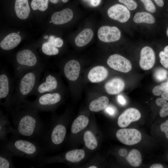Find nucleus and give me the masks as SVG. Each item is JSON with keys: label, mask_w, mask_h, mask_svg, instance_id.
Masks as SVG:
<instances>
[{"label": "nucleus", "mask_w": 168, "mask_h": 168, "mask_svg": "<svg viewBox=\"0 0 168 168\" xmlns=\"http://www.w3.org/2000/svg\"><path fill=\"white\" fill-rule=\"evenodd\" d=\"M38 112L35 110L12 108L10 113L14 126L13 136L36 141L43 138L46 130Z\"/></svg>", "instance_id": "nucleus-1"}, {"label": "nucleus", "mask_w": 168, "mask_h": 168, "mask_svg": "<svg viewBox=\"0 0 168 168\" xmlns=\"http://www.w3.org/2000/svg\"><path fill=\"white\" fill-rule=\"evenodd\" d=\"M46 67L44 64L29 69L18 77L12 99V108L19 109L22 104L27 100V97L32 95Z\"/></svg>", "instance_id": "nucleus-2"}, {"label": "nucleus", "mask_w": 168, "mask_h": 168, "mask_svg": "<svg viewBox=\"0 0 168 168\" xmlns=\"http://www.w3.org/2000/svg\"><path fill=\"white\" fill-rule=\"evenodd\" d=\"M1 145L14 156L35 159L45 154L44 148L40 146L37 141L13 136Z\"/></svg>", "instance_id": "nucleus-3"}, {"label": "nucleus", "mask_w": 168, "mask_h": 168, "mask_svg": "<svg viewBox=\"0 0 168 168\" xmlns=\"http://www.w3.org/2000/svg\"><path fill=\"white\" fill-rule=\"evenodd\" d=\"M62 99V94L59 92L45 93L36 97L33 101L27 100L20 109L35 110L38 112L52 111L61 101Z\"/></svg>", "instance_id": "nucleus-4"}, {"label": "nucleus", "mask_w": 168, "mask_h": 168, "mask_svg": "<svg viewBox=\"0 0 168 168\" xmlns=\"http://www.w3.org/2000/svg\"><path fill=\"white\" fill-rule=\"evenodd\" d=\"M44 64L31 50L26 49L19 51L13 63L15 77L17 79L25 72Z\"/></svg>", "instance_id": "nucleus-5"}, {"label": "nucleus", "mask_w": 168, "mask_h": 168, "mask_svg": "<svg viewBox=\"0 0 168 168\" xmlns=\"http://www.w3.org/2000/svg\"><path fill=\"white\" fill-rule=\"evenodd\" d=\"M14 88L13 79L5 68H2L0 72V103L9 113L12 108Z\"/></svg>", "instance_id": "nucleus-6"}, {"label": "nucleus", "mask_w": 168, "mask_h": 168, "mask_svg": "<svg viewBox=\"0 0 168 168\" xmlns=\"http://www.w3.org/2000/svg\"><path fill=\"white\" fill-rule=\"evenodd\" d=\"M59 82L54 73L45 71L41 81H40L32 95L36 97L45 93L56 91L59 88Z\"/></svg>", "instance_id": "nucleus-7"}, {"label": "nucleus", "mask_w": 168, "mask_h": 168, "mask_svg": "<svg viewBox=\"0 0 168 168\" xmlns=\"http://www.w3.org/2000/svg\"><path fill=\"white\" fill-rule=\"evenodd\" d=\"M116 136L121 142L128 145L138 143L141 141L142 138L140 132L133 128L120 129L117 132Z\"/></svg>", "instance_id": "nucleus-8"}, {"label": "nucleus", "mask_w": 168, "mask_h": 168, "mask_svg": "<svg viewBox=\"0 0 168 168\" xmlns=\"http://www.w3.org/2000/svg\"><path fill=\"white\" fill-rule=\"evenodd\" d=\"M107 63L111 68L121 72H128L132 68L130 61L119 54H114L110 56L107 60Z\"/></svg>", "instance_id": "nucleus-9"}, {"label": "nucleus", "mask_w": 168, "mask_h": 168, "mask_svg": "<svg viewBox=\"0 0 168 168\" xmlns=\"http://www.w3.org/2000/svg\"><path fill=\"white\" fill-rule=\"evenodd\" d=\"M97 35L98 39L102 42L109 43L119 40L121 33L119 28L116 26H105L99 28Z\"/></svg>", "instance_id": "nucleus-10"}, {"label": "nucleus", "mask_w": 168, "mask_h": 168, "mask_svg": "<svg viewBox=\"0 0 168 168\" xmlns=\"http://www.w3.org/2000/svg\"><path fill=\"white\" fill-rule=\"evenodd\" d=\"M107 14L110 18L121 23L126 22L130 16V12L127 7L120 4H116L110 7Z\"/></svg>", "instance_id": "nucleus-11"}, {"label": "nucleus", "mask_w": 168, "mask_h": 168, "mask_svg": "<svg viewBox=\"0 0 168 168\" xmlns=\"http://www.w3.org/2000/svg\"><path fill=\"white\" fill-rule=\"evenodd\" d=\"M155 57L152 49L149 46H145L141 50L139 65L144 70H148L153 67L154 65Z\"/></svg>", "instance_id": "nucleus-12"}, {"label": "nucleus", "mask_w": 168, "mask_h": 168, "mask_svg": "<svg viewBox=\"0 0 168 168\" xmlns=\"http://www.w3.org/2000/svg\"><path fill=\"white\" fill-rule=\"evenodd\" d=\"M141 117V113L137 109L132 108H128L119 117L118 125L121 128L126 127L131 122L139 120Z\"/></svg>", "instance_id": "nucleus-13"}, {"label": "nucleus", "mask_w": 168, "mask_h": 168, "mask_svg": "<svg viewBox=\"0 0 168 168\" xmlns=\"http://www.w3.org/2000/svg\"><path fill=\"white\" fill-rule=\"evenodd\" d=\"M81 66L77 61L72 59L67 62L63 67V72L66 78L69 81H75L78 78Z\"/></svg>", "instance_id": "nucleus-14"}, {"label": "nucleus", "mask_w": 168, "mask_h": 168, "mask_svg": "<svg viewBox=\"0 0 168 168\" xmlns=\"http://www.w3.org/2000/svg\"><path fill=\"white\" fill-rule=\"evenodd\" d=\"M108 72L104 66H97L91 69L89 72L87 77L92 83H98L104 80L107 77Z\"/></svg>", "instance_id": "nucleus-15"}, {"label": "nucleus", "mask_w": 168, "mask_h": 168, "mask_svg": "<svg viewBox=\"0 0 168 168\" xmlns=\"http://www.w3.org/2000/svg\"><path fill=\"white\" fill-rule=\"evenodd\" d=\"M14 128L13 127L8 119L7 116L5 115L1 110H0V139L3 142L8 139V134H13Z\"/></svg>", "instance_id": "nucleus-16"}, {"label": "nucleus", "mask_w": 168, "mask_h": 168, "mask_svg": "<svg viewBox=\"0 0 168 168\" xmlns=\"http://www.w3.org/2000/svg\"><path fill=\"white\" fill-rule=\"evenodd\" d=\"M125 87V83L122 79L116 77L108 81L105 85L106 92L111 95H116L121 92Z\"/></svg>", "instance_id": "nucleus-17"}, {"label": "nucleus", "mask_w": 168, "mask_h": 168, "mask_svg": "<svg viewBox=\"0 0 168 168\" xmlns=\"http://www.w3.org/2000/svg\"><path fill=\"white\" fill-rule=\"evenodd\" d=\"M21 41V36L17 33H12L6 36L1 42L0 47L5 51H9L16 47Z\"/></svg>", "instance_id": "nucleus-18"}, {"label": "nucleus", "mask_w": 168, "mask_h": 168, "mask_svg": "<svg viewBox=\"0 0 168 168\" xmlns=\"http://www.w3.org/2000/svg\"><path fill=\"white\" fill-rule=\"evenodd\" d=\"M72 11L69 8H65L54 13L51 17L52 22L55 25H61L71 21L73 17Z\"/></svg>", "instance_id": "nucleus-19"}, {"label": "nucleus", "mask_w": 168, "mask_h": 168, "mask_svg": "<svg viewBox=\"0 0 168 168\" xmlns=\"http://www.w3.org/2000/svg\"><path fill=\"white\" fill-rule=\"evenodd\" d=\"M15 10L17 17L21 19L28 17L30 8L28 0H16Z\"/></svg>", "instance_id": "nucleus-20"}, {"label": "nucleus", "mask_w": 168, "mask_h": 168, "mask_svg": "<svg viewBox=\"0 0 168 168\" xmlns=\"http://www.w3.org/2000/svg\"><path fill=\"white\" fill-rule=\"evenodd\" d=\"M93 36L94 33L91 29H85L76 37L75 40V44L79 47L84 46L91 41Z\"/></svg>", "instance_id": "nucleus-21"}, {"label": "nucleus", "mask_w": 168, "mask_h": 168, "mask_svg": "<svg viewBox=\"0 0 168 168\" xmlns=\"http://www.w3.org/2000/svg\"><path fill=\"white\" fill-rule=\"evenodd\" d=\"M14 156L9 152L0 147V168H15L12 161Z\"/></svg>", "instance_id": "nucleus-22"}, {"label": "nucleus", "mask_w": 168, "mask_h": 168, "mask_svg": "<svg viewBox=\"0 0 168 168\" xmlns=\"http://www.w3.org/2000/svg\"><path fill=\"white\" fill-rule=\"evenodd\" d=\"M85 152L81 149H75L67 152L63 158L66 161L71 163H76L81 161L85 157Z\"/></svg>", "instance_id": "nucleus-23"}, {"label": "nucleus", "mask_w": 168, "mask_h": 168, "mask_svg": "<svg viewBox=\"0 0 168 168\" xmlns=\"http://www.w3.org/2000/svg\"><path fill=\"white\" fill-rule=\"evenodd\" d=\"M89 122L88 118L84 115L78 116L73 121L71 127L72 133L76 134L84 129Z\"/></svg>", "instance_id": "nucleus-24"}, {"label": "nucleus", "mask_w": 168, "mask_h": 168, "mask_svg": "<svg viewBox=\"0 0 168 168\" xmlns=\"http://www.w3.org/2000/svg\"><path fill=\"white\" fill-rule=\"evenodd\" d=\"M109 102V99L106 96H100L91 102L89 105V109L93 112L100 111L107 107Z\"/></svg>", "instance_id": "nucleus-25"}, {"label": "nucleus", "mask_w": 168, "mask_h": 168, "mask_svg": "<svg viewBox=\"0 0 168 168\" xmlns=\"http://www.w3.org/2000/svg\"><path fill=\"white\" fill-rule=\"evenodd\" d=\"M133 20L136 23H145L153 24L155 22L154 17L150 13L146 12H138L134 16Z\"/></svg>", "instance_id": "nucleus-26"}, {"label": "nucleus", "mask_w": 168, "mask_h": 168, "mask_svg": "<svg viewBox=\"0 0 168 168\" xmlns=\"http://www.w3.org/2000/svg\"><path fill=\"white\" fill-rule=\"evenodd\" d=\"M126 159L132 166L138 167L142 162V158L140 152L137 150L133 149L129 152Z\"/></svg>", "instance_id": "nucleus-27"}, {"label": "nucleus", "mask_w": 168, "mask_h": 168, "mask_svg": "<svg viewBox=\"0 0 168 168\" xmlns=\"http://www.w3.org/2000/svg\"><path fill=\"white\" fill-rule=\"evenodd\" d=\"M83 139L86 147L88 149L92 150L96 148L98 145L97 141L91 131H87L84 133Z\"/></svg>", "instance_id": "nucleus-28"}, {"label": "nucleus", "mask_w": 168, "mask_h": 168, "mask_svg": "<svg viewBox=\"0 0 168 168\" xmlns=\"http://www.w3.org/2000/svg\"><path fill=\"white\" fill-rule=\"evenodd\" d=\"M41 50L44 54L48 56L56 55L59 52L58 48L51 45L48 41L43 44Z\"/></svg>", "instance_id": "nucleus-29"}, {"label": "nucleus", "mask_w": 168, "mask_h": 168, "mask_svg": "<svg viewBox=\"0 0 168 168\" xmlns=\"http://www.w3.org/2000/svg\"><path fill=\"white\" fill-rule=\"evenodd\" d=\"M48 2L49 0H32L31 6L34 10L44 11L48 7Z\"/></svg>", "instance_id": "nucleus-30"}, {"label": "nucleus", "mask_w": 168, "mask_h": 168, "mask_svg": "<svg viewBox=\"0 0 168 168\" xmlns=\"http://www.w3.org/2000/svg\"><path fill=\"white\" fill-rule=\"evenodd\" d=\"M160 62L166 68H168V45L164 48L163 51H161L159 54Z\"/></svg>", "instance_id": "nucleus-31"}, {"label": "nucleus", "mask_w": 168, "mask_h": 168, "mask_svg": "<svg viewBox=\"0 0 168 168\" xmlns=\"http://www.w3.org/2000/svg\"><path fill=\"white\" fill-rule=\"evenodd\" d=\"M167 71L162 68L156 69L154 73L155 78L158 81H161L165 80L167 77Z\"/></svg>", "instance_id": "nucleus-32"}, {"label": "nucleus", "mask_w": 168, "mask_h": 168, "mask_svg": "<svg viewBox=\"0 0 168 168\" xmlns=\"http://www.w3.org/2000/svg\"><path fill=\"white\" fill-rule=\"evenodd\" d=\"M48 42L51 45L58 48L62 47L63 44V41L61 38H55L53 35L49 37Z\"/></svg>", "instance_id": "nucleus-33"}, {"label": "nucleus", "mask_w": 168, "mask_h": 168, "mask_svg": "<svg viewBox=\"0 0 168 168\" xmlns=\"http://www.w3.org/2000/svg\"><path fill=\"white\" fill-rule=\"evenodd\" d=\"M120 3L124 4L127 8L130 10H133L136 9L137 5L133 0H118Z\"/></svg>", "instance_id": "nucleus-34"}, {"label": "nucleus", "mask_w": 168, "mask_h": 168, "mask_svg": "<svg viewBox=\"0 0 168 168\" xmlns=\"http://www.w3.org/2000/svg\"><path fill=\"white\" fill-rule=\"evenodd\" d=\"M143 3L146 10L150 12L154 13L156 10V7L151 0H141Z\"/></svg>", "instance_id": "nucleus-35"}, {"label": "nucleus", "mask_w": 168, "mask_h": 168, "mask_svg": "<svg viewBox=\"0 0 168 168\" xmlns=\"http://www.w3.org/2000/svg\"><path fill=\"white\" fill-rule=\"evenodd\" d=\"M159 114L161 117H164L168 115V102H166L160 111Z\"/></svg>", "instance_id": "nucleus-36"}, {"label": "nucleus", "mask_w": 168, "mask_h": 168, "mask_svg": "<svg viewBox=\"0 0 168 168\" xmlns=\"http://www.w3.org/2000/svg\"><path fill=\"white\" fill-rule=\"evenodd\" d=\"M160 129L161 131L165 133L166 138L168 139V119L161 124Z\"/></svg>", "instance_id": "nucleus-37"}, {"label": "nucleus", "mask_w": 168, "mask_h": 168, "mask_svg": "<svg viewBox=\"0 0 168 168\" xmlns=\"http://www.w3.org/2000/svg\"><path fill=\"white\" fill-rule=\"evenodd\" d=\"M163 91L160 85H158L155 86L153 89L152 93L154 95L158 96L162 94Z\"/></svg>", "instance_id": "nucleus-38"}, {"label": "nucleus", "mask_w": 168, "mask_h": 168, "mask_svg": "<svg viewBox=\"0 0 168 168\" xmlns=\"http://www.w3.org/2000/svg\"><path fill=\"white\" fill-rule=\"evenodd\" d=\"M166 102V100L162 98H158L156 101V105L161 107H162Z\"/></svg>", "instance_id": "nucleus-39"}, {"label": "nucleus", "mask_w": 168, "mask_h": 168, "mask_svg": "<svg viewBox=\"0 0 168 168\" xmlns=\"http://www.w3.org/2000/svg\"><path fill=\"white\" fill-rule=\"evenodd\" d=\"M160 86L163 92H168V82H163Z\"/></svg>", "instance_id": "nucleus-40"}, {"label": "nucleus", "mask_w": 168, "mask_h": 168, "mask_svg": "<svg viewBox=\"0 0 168 168\" xmlns=\"http://www.w3.org/2000/svg\"><path fill=\"white\" fill-rule=\"evenodd\" d=\"M127 151L125 149L122 148L120 149L119 151V155L122 157L126 156L127 154Z\"/></svg>", "instance_id": "nucleus-41"}, {"label": "nucleus", "mask_w": 168, "mask_h": 168, "mask_svg": "<svg viewBox=\"0 0 168 168\" xmlns=\"http://www.w3.org/2000/svg\"><path fill=\"white\" fill-rule=\"evenodd\" d=\"M101 0H90V3L92 6L96 7L99 5Z\"/></svg>", "instance_id": "nucleus-42"}, {"label": "nucleus", "mask_w": 168, "mask_h": 168, "mask_svg": "<svg viewBox=\"0 0 168 168\" xmlns=\"http://www.w3.org/2000/svg\"><path fill=\"white\" fill-rule=\"evenodd\" d=\"M105 110L107 113L111 115H113L115 113L114 109L110 107H107L106 108Z\"/></svg>", "instance_id": "nucleus-43"}, {"label": "nucleus", "mask_w": 168, "mask_h": 168, "mask_svg": "<svg viewBox=\"0 0 168 168\" xmlns=\"http://www.w3.org/2000/svg\"><path fill=\"white\" fill-rule=\"evenodd\" d=\"M118 100L119 102L122 105H124L126 103V101L123 96L119 95L118 97Z\"/></svg>", "instance_id": "nucleus-44"}, {"label": "nucleus", "mask_w": 168, "mask_h": 168, "mask_svg": "<svg viewBox=\"0 0 168 168\" xmlns=\"http://www.w3.org/2000/svg\"><path fill=\"white\" fill-rule=\"evenodd\" d=\"M157 5L161 7H162L164 5L163 0H154Z\"/></svg>", "instance_id": "nucleus-45"}, {"label": "nucleus", "mask_w": 168, "mask_h": 168, "mask_svg": "<svg viewBox=\"0 0 168 168\" xmlns=\"http://www.w3.org/2000/svg\"><path fill=\"white\" fill-rule=\"evenodd\" d=\"M161 98L166 100H168V92H164L161 95Z\"/></svg>", "instance_id": "nucleus-46"}, {"label": "nucleus", "mask_w": 168, "mask_h": 168, "mask_svg": "<svg viewBox=\"0 0 168 168\" xmlns=\"http://www.w3.org/2000/svg\"><path fill=\"white\" fill-rule=\"evenodd\" d=\"M150 168H163V166L159 164H155L152 165Z\"/></svg>", "instance_id": "nucleus-47"}, {"label": "nucleus", "mask_w": 168, "mask_h": 168, "mask_svg": "<svg viewBox=\"0 0 168 168\" xmlns=\"http://www.w3.org/2000/svg\"><path fill=\"white\" fill-rule=\"evenodd\" d=\"M49 1L53 3H56L58 2V0H49Z\"/></svg>", "instance_id": "nucleus-48"}, {"label": "nucleus", "mask_w": 168, "mask_h": 168, "mask_svg": "<svg viewBox=\"0 0 168 168\" xmlns=\"http://www.w3.org/2000/svg\"><path fill=\"white\" fill-rule=\"evenodd\" d=\"M89 168H97V167L95 166H91L88 167Z\"/></svg>", "instance_id": "nucleus-49"}, {"label": "nucleus", "mask_w": 168, "mask_h": 168, "mask_svg": "<svg viewBox=\"0 0 168 168\" xmlns=\"http://www.w3.org/2000/svg\"><path fill=\"white\" fill-rule=\"evenodd\" d=\"M62 2L64 3L67 2L68 0H62Z\"/></svg>", "instance_id": "nucleus-50"}, {"label": "nucleus", "mask_w": 168, "mask_h": 168, "mask_svg": "<svg viewBox=\"0 0 168 168\" xmlns=\"http://www.w3.org/2000/svg\"><path fill=\"white\" fill-rule=\"evenodd\" d=\"M166 34H167V36L168 37V27L167 28V31H166Z\"/></svg>", "instance_id": "nucleus-51"}, {"label": "nucleus", "mask_w": 168, "mask_h": 168, "mask_svg": "<svg viewBox=\"0 0 168 168\" xmlns=\"http://www.w3.org/2000/svg\"><path fill=\"white\" fill-rule=\"evenodd\" d=\"M17 33L18 34H19L20 33V32H18Z\"/></svg>", "instance_id": "nucleus-52"}, {"label": "nucleus", "mask_w": 168, "mask_h": 168, "mask_svg": "<svg viewBox=\"0 0 168 168\" xmlns=\"http://www.w3.org/2000/svg\"><path fill=\"white\" fill-rule=\"evenodd\" d=\"M52 22V21H49V22H50V23H51V22Z\"/></svg>", "instance_id": "nucleus-53"}, {"label": "nucleus", "mask_w": 168, "mask_h": 168, "mask_svg": "<svg viewBox=\"0 0 168 168\" xmlns=\"http://www.w3.org/2000/svg\"></svg>", "instance_id": "nucleus-54"}]
</instances>
